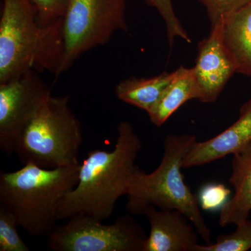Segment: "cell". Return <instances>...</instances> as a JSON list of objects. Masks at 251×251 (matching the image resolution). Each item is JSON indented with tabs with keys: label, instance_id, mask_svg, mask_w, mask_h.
Segmentation results:
<instances>
[{
	"label": "cell",
	"instance_id": "1",
	"mask_svg": "<svg viewBox=\"0 0 251 251\" xmlns=\"http://www.w3.org/2000/svg\"><path fill=\"white\" fill-rule=\"evenodd\" d=\"M117 133L112 151L96 149L87 153L76 186L59 206L57 221L87 215L103 221L111 216L117 201L126 196L142 143L128 122H120Z\"/></svg>",
	"mask_w": 251,
	"mask_h": 251
},
{
	"label": "cell",
	"instance_id": "2",
	"mask_svg": "<svg viewBox=\"0 0 251 251\" xmlns=\"http://www.w3.org/2000/svg\"><path fill=\"white\" fill-rule=\"evenodd\" d=\"M64 54L62 18L49 25L37 21L31 0H2L0 18V83L29 69L56 77Z\"/></svg>",
	"mask_w": 251,
	"mask_h": 251
},
{
	"label": "cell",
	"instance_id": "3",
	"mask_svg": "<svg viewBox=\"0 0 251 251\" xmlns=\"http://www.w3.org/2000/svg\"><path fill=\"white\" fill-rule=\"evenodd\" d=\"M80 163L47 169L33 163L0 173V206L29 235L48 237L57 227L59 206L76 186Z\"/></svg>",
	"mask_w": 251,
	"mask_h": 251
},
{
	"label": "cell",
	"instance_id": "4",
	"mask_svg": "<svg viewBox=\"0 0 251 251\" xmlns=\"http://www.w3.org/2000/svg\"><path fill=\"white\" fill-rule=\"evenodd\" d=\"M196 141L193 135H169L163 142L161 163L152 173L136 166L130 177L126 207L133 215H144L150 206L181 211L192 223L206 244L211 242V230L203 218L198 198L184 182L183 158Z\"/></svg>",
	"mask_w": 251,
	"mask_h": 251
},
{
	"label": "cell",
	"instance_id": "5",
	"mask_svg": "<svg viewBox=\"0 0 251 251\" xmlns=\"http://www.w3.org/2000/svg\"><path fill=\"white\" fill-rule=\"evenodd\" d=\"M69 96L50 97L20 136L15 153L23 164L47 169L78 164L83 142Z\"/></svg>",
	"mask_w": 251,
	"mask_h": 251
},
{
	"label": "cell",
	"instance_id": "6",
	"mask_svg": "<svg viewBox=\"0 0 251 251\" xmlns=\"http://www.w3.org/2000/svg\"><path fill=\"white\" fill-rule=\"evenodd\" d=\"M127 0H65L62 17L64 54L57 77L82 54L105 45L118 31H128Z\"/></svg>",
	"mask_w": 251,
	"mask_h": 251
},
{
	"label": "cell",
	"instance_id": "7",
	"mask_svg": "<svg viewBox=\"0 0 251 251\" xmlns=\"http://www.w3.org/2000/svg\"><path fill=\"white\" fill-rule=\"evenodd\" d=\"M148 236L131 216H119L115 223L77 215L57 226L46 244L53 251H144Z\"/></svg>",
	"mask_w": 251,
	"mask_h": 251
},
{
	"label": "cell",
	"instance_id": "8",
	"mask_svg": "<svg viewBox=\"0 0 251 251\" xmlns=\"http://www.w3.org/2000/svg\"><path fill=\"white\" fill-rule=\"evenodd\" d=\"M34 69L0 83V148L15 153L20 136L51 97L49 86Z\"/></svg>",
	"mask_w": 251,
	"mask_h": 251
},
{
	"label": "cell",
	"instance_id": "9",
	"mask_svg": "<svg viewBox=\"0 0 251 251\" xmlns=\"http://www.w3.org/2000/svg\"><path fill=\"white\" fill-rule=\"evenodd\" d=\"M197 99L202 103H215L229 79L237 73L235 64L223 37V19L211 25L210 34L198 44L193 67Z\"/></svg>",
	"mask_w": 251,
	"mask_h": 251
},
{
	"label": "cell",
	"instance_id": "10",
	"mask_svg": "<svg viewBox=\"0 0 251 251\" xmlns=\"http://www.w3.org/2000/svg\"><path fill=\"white\" fill-rule=\"evenodd\" d=\"M251 144V99L243 104L237 121L211 139L195 142L183 158L182 168L201 166L239 152Z\"/></svg>",
	"mask_w": 251,
	"mask_h": 251
},
{
	"label": "cell",
	"instance_id": "11",
	"mask_svg": "<svg viewBox=\"0 0 251 251\" xmlns=\"http://www.w3.org/2000/svg\"><path fill=\"white\" fill-rule=\"evenodd\" d=\"M144 216L150 224L144 251H193L198 244L196 227L181 211L150 206Z\"/></svg>",
	"mask_w": 251,
	"mask_h": 251
},
{
	"label": "cell",
	"instance_id": "12",
	"mask_svg": "<svg viewBox=\"0 0 251 251\" xmlns=\"http://www.w3.org/2000/svg\"><path fill=\"white\" fill-rule=\"evenodd\" d=\"M229 183L234 193L221 208L219 223L221 227L235 226L249 219L251 211V144L233 154Z\"/></svg>",
	"mask_w": 251,
	"mask_h": 251
},
{
	"label": "cell",
	"instance_id": "13",
	"mask_svg": "<svg viewBox=\"0 0 251 251\" xmlns=\"http://www.w3.org/2000/svg\"><path fill=\"white\" fill-rule=\"evenodd\" d=\"M223 37L237 73L251 77V1L223 19Z\"/></svg>",
	"mask_w": 251,
	"mask_h": 251
},
{
	"label": "cell",
	"instance_id": "14",
	"mask_svg": "<svg viewBox=\"0 0 251 251\" xmlns=\"http://www.w3.org/2000/svg\"><path fill=\"white\" fill-rule=\"evenodd\" d=\"M198 90L193 68L181 67L176 69V76L166 87L159 100L147 113L150 121L161 126L188 100L197 99Z\"/></svg>",
	"mask_w": 251,
	"mask_h": 251
},
{
	"label": "cell",
	"instance_id": "15",
	"mask_svg": "<svg viewBox=\"0 0 251 251\" xmlns=\"http://www.w3.org/2000/svg\"><path fill=\"white\" fill-rule=\"evenodd\" d=\"M176 76V70L152 77H134L121 81L115 88L117 98L126 103L148 112Z\"/></svg>",
	"mask_w": 251,
	"mask_h": 251
},
{
	"label": "cell",
	"instance_id": "16",
	"mask_svg": "<svg viewBox=\"0 0 251 251\" xmlns=\"http://www.w3.org/2000/svg\"><path fill=\"white\" fill-rule=\"evenodd\" d=\"M234 232L220 234L215 243L195 246L193 251H247L251 249V221L237 225Z\"/></svg>",
	"mask_w": 251,
	"mask_h": 251
},
{
	"label": "cell",
	"instance_id": "17",
	"mask_svg": "<svg viewBox=\"0 0 251 251\" xmlns=\"http://www.w3.org/2000/svg\"><path fill=\"white\" fill-rule=\"evenodd\" d=\"M14 216L0 206V251H29L30 249L18 234Z\"/></svg>",
	"mask_w": 251,
	"mask_h": 251
},
{
	"label": "cell",
	"instance_id": "18",
	"mask_svg": "<svg viewBox=\"0 0 251 251\" xmlns=\"http://www.w3.org/2000/svg\"><path fill=\"white\" fill-rule=\"evenodd\" d=\"M148 4L154 7L161 15L166 25L167 36L170 46L173 45L175 38L184 39L191 43V38L179 18L175 14L172 0H145Z\"/></svg>",
	"mask_w": 251,
	"mask_h": 251
},
{
	"label": "cell",
	"instance_id": "19",
	"mask_svg": "<svg viewBox=\"0 0 251 251\" xmlns=\"http://www.w3.org/2000/svg\"><path fill=\"white\" fill-rule=\"evenodd\" d=\"M205 7L211 25L235 12L251 0H199Z\"/></svg>",
	"mask_w": 251,
	"mask_h": 251
},
{
	"label": "cell",
	"instance_id": "20",
	"mask_svg": "<svg viewBox=\"0 0 251 251\" xmlns=\"http://www.w3.org/2000/svg\"><path fill=\"white\" fill-rule=\"evenodd\" d=\"M37 9V21L41 26L49 25L62 18L65 0H31Z\"/></svg>",
	"mask_w": 251,
	"mask_h": 251
},
{
	"label": "cell",
	"instance_id": "21",
	"mask_svg": "<svg viewBox=\"0 0 251 251\" xmlns=\"http://www.w3.org/2000/svg\"><path fill=\"white\" fill-rule=\"evenodd\" d=\"M230 190L223 184H210L204 186L200 193L198 201L204 210H214L227 202Z\"/></svg>",
	"mask_w": 251,
	"mask_h": 251
}]
</instances>
